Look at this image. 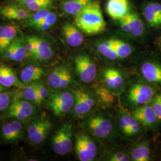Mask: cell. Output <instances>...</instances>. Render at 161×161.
<instances>
[{
  "mask_svg": "<svg viewBox=\"0 0 161 161\" xmlns=\"http://www.w3.org/2000/svg\"><path fill=\"white\" fill-rule=\"evenodd\" d=\"M15 1L18 2L19 3H20V4L25 6L26 4H30L31 3H33L36 0H15Z\"/></svg>",
  "mask_w": 161,
  "mask_h": 161,
  "instance_id": "obj_43",
  "label": "cell"
},
{
  "mask_svg": "<svg viewBox=\"0 0 161 161\" xmlns=\"http://www.w3.org/2000/svg\"><path fill=\"white\" fill-rule=\"evenodd\" d=\"M104 82L110 88L115 90V84L110 69H106L104 72Z\"/></svg>",
  "mask_w": 161,
  "mask_h": 161,
  "instance_id": "obj_37",
  "label": "cell"
},
{
  "mask_svg": "<svg viewBox=\"0 0 161 161\" xmlns=\"http://www.w3.org/2000/svg\"><path fill=\"white\" fill-rule=\"evenodd\" d=\"M99 96L103 99L105 102H110L112 101V96L108 92L100 90L98 92Z\"/></svg>",
  "mask_w": 161,
  "mask_h": 161,
  "instance_id": "obj_41",
  "label": "cell"
},
{
  "mask_svg": "<svg viewBox=\"0 0 161 161\" xmlns=\"http://www.w3.org/2000/svg\"><path fill=\"white\" fill-rule=\"evenodd\" d=\"M34 42L35 52L34 58L41 62L49 60L52 58L54 52L51 44L41 38L32 36Z\"/></svg>",
  "mask_w": 161,
  "mask_h": 161,
  "instance_id": "obj_16",
  "label": "cell"
},
{
  "mask_svg": "<svg viewBox=\"0 0 161 161\" xmlns=\"http://www.w3.org/2000/svg\"><path fill=\"white\" fill-rule=\"evenodd\" d=\"M75 152L80 161H92L97 155V146L88 135L80 134L76 137Z\"/></svg>",
  "mask_w": 161,
  "mask_h": 161,
  "instance_id": "obj_6",
  "label": "cell"
},
{
  "mask_svg": "<svg viewBox=\"0 0 161 161\" xmlns=\"http://www.w3.org/2000/svg\"><path fill=\"white\" fill-rule=\"evenodd\" d=\"M0 84L4 87L16 86L24 89L26 86L19 80L16 72L6 65L0 64Z\"/></svg>",
  "mask_w": 161,
  "mask_h": 161,
  "instance_id": "obj_15",
  "label": "cell"
},
{
  "mask_svg": "<svg viewBox=\"0 0 161 161\" xmlns=\"http://www.w3.org/2000/svg\"><path fill=\"white\" fill-rule=\"evenodd\" d=\"M158 48L160 50L161 53V36L158 39Z\"/></svg>",
  "mask_w": 161,
  "mask_h": 161,
  "instance_id": "obj_44",
  "label": "cell"
},
{
  "mask_svg": "<svg viewBox=\"0 0 161 161\" xmlns=\"http://www.w3.org/2000/svg\"><path fill=\"white\" fill-rule=\"evenodd\" d=\"M72 80V78L70 74V72L69 69L66 68L60 82L59 88H63L68 86L71 83Z\"/></svg>",
  "mask_w": 161,
  "mask_h": 161,
  "instance_id": "obj_36",
  "label": "cell"
},
{
  "mask_svg": "<svg viewBox=\"0 0 161 161\" xmlns=\"http://www.w3.org/2000/svg\"><path fill=\"white\" fill-rule=\"evenodd\" d=\"M97 50L101 55L111 60H115L119 58L111 39L99 43L97 46Z\"/></svg>",
  "mask_w": 161,
  "mask_h": 161,
  "instance_id": "obj_26",
  "label": "cell"
},
{
  "mask_svg": "<svg viewBox=\"0 0 161 161\" xmlns=\"http://www.w3.org/2000/svg\"><path fill=\"white\" fill-rule=\"evenodd\" d=\"M4 86H2L1 84H0V92H3L4 91Z\"/></svg>",
  "mask_w": 161,
  "mask_h": 161,
  "instance_id": "obj_45",
  "label": "cell"
},
{
  "mask_svg": "<svg viewBox=\"0 0 161 161\" xmlns=\"http://www.w3.org/2000/svg\"><path fill=\"white\" fill-rule=\"evenodd\" d=\"M156 95V90L149 83H137L133 85L128 92L129 101L137 106L150 103Z\"/></svg>",
  "mask_w": 161,
  "mask_h": 161,
  "instance_id": "obj_4",
  "label": "cell"
},
{
  "mask_svg": "<svg viewBox=\"0 0 161 161\" xmlns=\"http://www.w3.org/2000/svg\"><path fill=\"white\" fill-rule=\"evenodd\" d=\"M51 0H36L24 6L31 12H37L42 9L48 8L51 6Z\"/></svg>",
  "mask_w": 161,
  "mask_h": 161,
  "instance_id": "obj_31",
  "label": "cell"
},
{
  "mask_svg": "<svg viewBox=\"0 0 161 161\" xmlns=\"http://www.w3.org/2000/svg\"><path fill=\"white\" fill-rule=\"evenodd\" d=\"M16 34L17 29L14 26L6 25L0 27V53L6 52L16 38Z\"/></svg>",
  "mask_w": 161,
  "mask_h": 161,
  "instance_id": "obj_22",
  "label": "cell"
},
{
  "mask_svg": "<svg viewBox=\"0 0 161 161\" xmlns=\"http://www.w3.org/2000/svg\"><path fill=\"white\" fill-rule=\"evenodd\" d=\"M106 11L110 17L115 20H119L129 12L128 0H108Z\"/></svg>",
  "mask_w": 161,
  "mask_h": 161,
  "instance_id": "obj_18",
  "label": "cell"
},
{
  "mask_svg": "<svg viewBox=\"0 0 161 161\" xmlns=\"http://www.w3.org/2000/svg\"><path fill=\"white\" fill-rule=\"evenodd\" d=\"M144 80L152 86H161V64L155 60H147L140 67Z\"/></svg>",
  "mask_w": 161,
  "mask_h": 161,
  "instance_id": "obj_10",
  "label": "cell"
},
{
  "mask_svg": "<svg viewBox=\"0 0 161 161\" xmlns=\"http://www.w3.org/2000/svg\"><path fill=\"white\" fill-rule=\"evenodd\" d=\"M109 160L111 161H129L131 160V158L127 153L119 152L112 156Z\"/></svg>",
  "mask_w": 161,
  "mask_h": 161,
  "instance_id": "obj_38",
  "label": "cell"
},
{
  "mask_svg": "<svg viewBox=\"0 0 161 161\" xmlns=\"http://www.w3.org/2000/svg\"><path fill=\"white\" fill-rule=\"evenodd\" d=\"M118 124H119V126L121 128L122 132L127 136H129V127L127 124V122L124 119L122 115H121L119 118Z\"/></svg>",
  "mask_w": 161,
  "mask_h": 161,
  "instance_id": "obj_40",
  "label": "cell"
},
{
  "mask_svg": "<svg viewBox=\"0 0 161 161\" xmlns=\"http://www.w3.org/2000/svg\"><path fill=\"white\" fill-rule=\"evenodd\" d=\"M92 0H66L64 2L63 9L66 14L76 16Z\"/></svg>",
  "mask_w": 161,
  "mask_h": 161,
  "instance_id": "obj_24",
  "label": "cell"
},
{
  "mask_svg": "<svg viewBox=\"0 0 161 161\" xmlns=\"http://www.w3.org/2000/svg\"><path fill=\"white\" fill-rule=\"evenodd\" d=\"M75 69L80 80L90 83L95 80L97 75V66L90 58L81 54L75 59Z\"/></svg>",
  "mask_w": 161,
  "mask_h": 161,
  "instance_id": "obj_7",
  "label": "cell"
},
{
  "mask_svg": "<svg viewBox=\"0 0 161 161\" xmlns=\"http://www.w3.org/2000/svg\"><path fill=\"white\" fill-rule=\"evenodd\" d=\"M74 112L77 116H84L88 114L94 106L95 101L92 96L83 90H75Z\"/></svg>",
  "mask_w": 161,
  "mask_h": 161,
  "instance_id": "obj_12",
  "label": "cell"
},
{
  "mask_svg": "<svg viewBox=\"0 0 161 161\" xmlns=\"http://www.w3.org/2000/svg\"><path fill=\"white\" fill-rule=\"evenodd\" d=\"M110 71L114 78V84H115V90H120L121 89H122L124 86L125 80L121 72L118 69H111V68H110Z\"/></svg>",
  "mask_w": 161,
  "mask_h": 161,
  "instance_id": "obj_32",
  "label": "cell"
},
{
  "mask_svg": "<svg viewBox=\"0 0 161 161\" xmlns=\"http://www.w3.org/2000/svg\"><path fill=\"white\" fill-rule=\"evenodd\" d=\"M44 72L43 69L40 66L29 65L21 71L20 80L25 84L39 80L44 74Z\"/></svg>",
  "mask_w": 161,
  "mask_h": 161,
  "instance_id": "obj_23",
  "label": "cell"
},
{
  "mask_svg": "<svg viewBox=\"0 0 161 161\" xmlns=\"http://www.w3.org/2000/svg\"><path fill=\"white\" fill-rule=\"evenodd\" d=\"M35 108L28 100H16L10 106L8 116L19 121H24L34 113Z\"/></svg>",
  "mask_w": 161,
  "mask_h": 161,
  "instance_id": "obj_13",
  "label": "cell"
},
{
  "mask_svg": "<svg viewBox=\"0 0 161 161\" xmlns=\"http://www.w3.org/2000/svg\"><path fill=\"white\" fill-rule=\"evenodd\" d=\"M144 20L151 28H161V1L149 0L145 2L142 8Z\"/></svg>",
  "mask_w": 161,
  "mask_h": 161,
  "instance_id": "obj_8",
  "label": "cell"
},
{
  "mask_svg": "<svg viewBox=\"0 0 161 161\" xmlns=\"http://www.w3.org/2000/svg\"><path fill=\"white\" fill-rule=\"evenodd\" d=\"M1 15L10 20H23L31 16L32 13L29 10L16 5H8L3 7Z\"/></svg>",
  "mask_w": 161,
  "mask_h": 161,
  "instance_id": "obj_20",
  "label": "cell"
},
{
  "mask_svg": "<svg viewBox=\"0 0 161 161\" xmlns=\"http://www.w3.org/2000/svg\"><path fill=\"white\" fill-rule=\"evenodd\" d=\"M73 126L66 122L54 133L52 137V147L58 155H65L71 151L73 146Z\"/></svg>",
  "mask_w": 161,
  "mask_h": 161,
  "instance_id": "obj_2",
  "label": "cell"
},
{
  "mask_svg": "<svg viewBox=\"0 0 161 161\" xmlns=\"http://www.w3.org/2000/svg\"><path fill=\"white\" fill-rule=\"evenodd\" d=\"M1 131L2 136L6 140L13 142L22 136V125L19 121H12L4 124Z\"/></svg>",
  "mask_w": 161,
  "mask_h": 161,
  "instance_id": "obj_21",
  "label": "cell"
},
{
  "mask_svg": "<svg viewBox=\"0 0 161 161\" xmlns=\"http://www.w3.org/2000/svg\"><path fill=\"white\" fill-rule=\"evenodd\" d=\"M6 58L12 61L22 62L26 58L28 53L25 46L24 40L16 38L5 52Z\"/></svg>",
  "mask_w": 161,
  "mask_h": 161,
  "instance_id": "obj_14",
  "label": "cell"
},
{
  "mask_svg": "<svg viewBox=\"0 0 161 161\" xmlns=\"http://www.w3.org/2000/svg\"><path fill=\"white\" fill-rule=\"evenodd\" d=\"M150 104L155 112L159 121L161 122V94H156Z\"/></svg>",
  "mask_w": 161,
  "mask_h": 161,
  "instance_id": "obj_33",
  "label": "cell"
},
{
  "mask_svg": "<svg viewBox=\"0 0 161 161\" xmlns=\"http://www.w3.org/2000/svg\"><path fill=\"white\" fill-rule=\"evenodd\" d=\"M24 41H25V46L28 54L34 58L35 52V47L34 42L32 36H27L24 40Z\"/></svg>",
  "mask_w": 161,
  "mask_h": 161,
  "instance_id": "obj_35",
  "label": "cell"
},
{
  "mask_svg": "<svg viewBox=\"0 0 161 161\" xmlns=\"http://www.w3.org/2000/svg\"><path fill=\"white\" fill-rule=\"evenodd\" d=\"M50 12L48 8H45L35 12L34 14H32L31 17L27 19V20L26 21V25L32 27L35 24L40 22L45 17H46Z\"/></svg>",
  "mask_w": 161,
  "mask_h": 161,
  "instance_id": "obj_30",
  "label": "cell"
},
{
  "mask_svg": "<svg viewBox=\"0 0 161 161\" xmlns=\"http://www.w3.org/2000/svg\"><path fill=\"white\" fill-rule=\"evenodd\" d=\"M131 115L141 125L149 129H154L159 122L150 103L141 106L135 110Z\"/></svg>",
  "mask_w": 161,
  "mask_h": 161,
  "instance_id": "obj_11",
  "label": "cell"
},
{
  "mask_svg": "<svg viewBox=\"0 0 161 161\" xmlns=\"http://www.w3.org/2000/svg\"><path fill=\"white\" fill-rule=\"evenodd\" d=\"M86 127L94 136L98 138H106L112 131L111 121L102 115L90 118L86 121Z\"/></svg>",
  "mask_w": 161,
  "mask_h": 161,
  "instance_id": "obj_9",
  "label": "cell"
},
{
  "mask_svg": "<svg viewBox=\"0 0 161 161\" xmlns=\"http://www.w3.org/2000/svg\"><path fill=\"white\" fill-rule=\"evenodd\" d=\"M52 123L45 116H41L34 119L29 123L28 136L29 140L34 144H40L46 138L52 128Z\"/></svg>",
  "mask_w": 161,
  "mask_h": 161,
  "instance_id": "obj_5",
  "label": "cell"
},
{
  "mask_svg": "<svg viewBox=\"0 0 161 161\" xmlns=\"http://www.w3.org/2000/svg\"><path fill=\"white\" fill-rule=\"evenodd\" d=\"M11 94L7 92H0V111L6 109L10 103Z\"/></svg>",
  "mask_w": 161,
  "mask_h": 161,
  "instance_id": "obj_34",
  "label": "cell"
},
{
  "mask_svg": "<svg viewBox=\"0 0 161 161\" xmlns=\"http://www.w3.org/2000/svg\"><path fill=\"white\" fill-rule=\"evenodd\" d=\"M151 153L149 143L144 142L138 144L132 150L131 159L134 161H149Z\"/></svg>",
  "mask_w": 161,
  "mask_h": 161,
  "instance_id": "obj_25",
  "label": "cell"
},
{
  "mask_svg": "<svg viewBox=\"0 0 161 161\" xmlns=\"http://www.w3.org/2000/svg\"><path fill=\"white\" fill-rule=\"evenodd\" d=\"M130 28V34L137 38L144 37L146 32L143 20L136 13L128 12L124 16Z\"/></svg>",
  "mask_w": 161,
  "mask_h": 161,
  "instance_id": "obj_19",
  "label": "cell"
},
{
  "mask_svg": "<svg viewBox=\"0 0 161 161\" xmlns=\"http://www.w3.org/2000/svg\"><path fill=\"white\" fill-rule=\"evenodd\" d=\"M34 84L35 88L39 96H40L41 99L44 101L48 97V92L46 87L41 83H34Z\"/></svg>",
  "mask_w": 161,
  "mask_h": 161,
  "instance_id": "obj_39",
  "label": "cell"
},
{
  "mask_svg": "<svg viewBox=\"0 0 161 161\" xmlns=\"http://www.w3.org/2000/svg\"><path fill=\"white\" fill-rule=\"evenodd\" d=\"M118 20L119 21V23L121 24V28L123 30V31L126 32L127 34H130L129 26H128V24L127 23V20H125V17H123Z\"/></svg>",
  "mask_w": 161,
  "mask_h": 161,
  "instance_id": "obj_42",
  "label": "cell"
},
{
  "mask_svg": "<svg viewBox=\"0 0 161 161\" xmlns=\"http://www.w3.org/2000/svg\"><path fill=\"white\" fill-rule=\"evenodd\" d=\"M23 90L22 96L25 99L34 102L37 105H40L42 102L43 100L41 99L37 92L34 83L28 86H26Z\"/></svg>",
  "mask_w": 161,
  "mask_h": 161,
  "instance_id": "obj_29",
  "label": "cell"
},
{
  "mask_svg": "<svg viewBox=\"0 0 161 161\" xmlns=\"http://www.w3.org/2000/svg\"><path fill=\"white\" fill-rule=\"evenodd\" d=\"M62 30L64 40L68 46L76 47L82 44L84 35L75 25L66 22L64 24Z\"/></svg>",
  "mask_w": 161,
  "mask_h": 161,
  "instance_id": "obj_17",
  "label": "cell"
},
{
  "mask_svg": "<svg viewBox=\"0 0 161 161\" xmlns=\"http://www.w3.org/2000/svg\"><path fill=\"white\" fill-rule=\"evenodd\" d=\"M75 26L86 34L92 35L102 32L105 30L104 20L100 4L98 1H91L75 16Z\"/></svg>",
  "mask_w": 161,
  "mask_h": 161,
  "instance_id": "obj_1",
  "label": "cell"
},
{
  "mask_svg": "<svg viewBox=\"0 0 161 161\" xmlns=\"http://www.w3.org/2000/svg\"><path fill=\"white\" fill-rule=\"evenodd\" d=\"M111 40L119 58H125L131 54L132 47L129 44L117 39H111Z\"/></svg>",
  "mask_w": 161,
  "mask_h": 161,
  "instance_id": "obj_27",
  "label": "cell"
},
{
  "mask_svg": "<svg viewBox=\"0 0 161 161\" xmlns=\"http://www.w3.org/2000/svg\"><path fill=\"white\" fill-rule=\"evenodd\" d=\"M75 96L68 91L52 93L47 101L48 107L57 116H61L69 112L74 108Z\"/></svg>",
  "mask_w": 161,
  "mask_h": 161,
  "instance_id": "obj_3",
  "label": "cell"
},
{
  "mask_svg": "<svg viewBox=\"0 0 161 161\" xmlns=\"http://www.w3.org/2000/svg\"><path fill=\"white\" fill-rule=\"evenodd\" d=\"M66 69L64 66H58L54 69L48 76V82L50 86L53 89H58L60 82Z\"/></svg>",
  "mask_w": 161,
  "mask_h": 161,
  "instance_id": "obj_28",
  "label": "cell"
}]
</instances>
